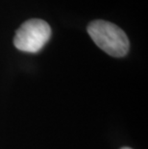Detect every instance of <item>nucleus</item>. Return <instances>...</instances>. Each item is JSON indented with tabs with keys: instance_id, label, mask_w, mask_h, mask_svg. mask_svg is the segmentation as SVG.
<instances>
[{
	"instance_id": "7ed1b4c3",
	"label": "nucleus",
	"mask_w": 148,
	"mask_h": 149,
	"mask_svg": "<svg viewBox=\"0 0 148 149\" xmlns=\"http://www.w3.org/2000/svg\"><path fill=\"white\" fill-rule=\"evenodd\" d=\"M121 149H132L130 147H123V148H121Z\"/></svg>"
},
{
	"instance_id": "f257e3e1",
	"label": "nucleus",
	"mask_w": 148,
	"mask_h": 149,
	"mask_svg": "<svg viewBox=\"0 0 148 149\" xmlns=\"http://www.w3.org/2000/svg\"><path fill=\"white\" fill-rule=\"evenodd\" d=\"M88 33L94 43L110 56L120 58L129 52L128 37L117 25L106 20H94L88 26Z\"/></svg>"
},
{
	"instance_id": "f03ea898",
	"label": "nucleus",
	"mask_w": 148,
	"mask_h": 149,
	"mask_svg": "<svg viewBox=\"0 0 148 149\" xmlns=\"http://www.w3.org/2000/svg\"><path fill=\"white\" fill-rule=\"evenodd\" d=\"M51 37V28L46 21L33 18L25 21L15 33L14 44L18 50L27 53L40 51Z\"/></svg>"
}]
</instances>
